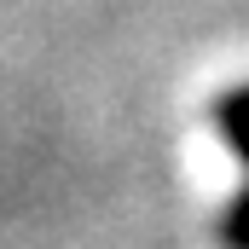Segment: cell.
<instances>
[{
	"label": "cell",
	"instance_id": "1",
	"mask_svg": "<svg viewBox=\"0 0 249 249\" xmlns=\"http://www.w3.org/2000/svg\"><path fill=\"white\" fill-rule=\"evenodd\" d=\"M209 122H214V133L226 139V151L249 168V81L226 87V93L209 105ZM220 244L226 249H249V180H244V191L220 209Z\"/></svg>",
	"mask_w": 249,
	"mask_h": 249
}]
</instances>
